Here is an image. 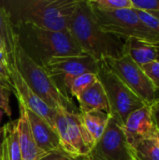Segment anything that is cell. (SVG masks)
<instances>
[{
  "instance_id": "44dd1931",
  "label": "cell",
  "mask_w": 159,
  "mask_h": 160,
  "mask_svg": "<svg viewBox=\"0 0 159 160\" xmlns=\"http://www.w3.org/2000/svg\"><path fill=\"white\" fill-rule=\"evenodd\" d=\"M98 80L97 75L95 73H84L78 77H76L70 83L68 88L69 96L72 98H77L80 94H82L84 90L90 87Z\"/></svg>"
},
{
  "instance_id": "603a6c76",
  "label": "cell",
  "mask_w": 159,
  "mask_h": 160,
  "mask_svg": "<svg viewBox=\"0 0 159 160\" xmlns=\"http://www.w3.org/2000/svg\"><path fill=\"white\" fill-rule=\"evenodd\" d=\"M12 93L11 83L0 80V110L6 113L7 117H11L12 112L10 108V95Z\"/></svg>"
},
{
  "instance_id": "f1b7e54d",
  "label": "cell",
  "mask_w": 159,
  "mask_h": 160,
  "mask_svg": "<svg viewBox=\"0 0 159 160\" xmlns=\"http://www.w3.org/2000/svg\"><path fill=\"white\" fill-rule=\"evenodd\" d=\"M9 66L0 63V80L6 81L9 83L10 82V76H9Z\"/></svg>"
},
{
  "instance_id": "52a82bcc",
  "label": "cell",
  "mask_w": 159,
  "mask_h": 160,
  "mask_svg": "<svg viewBox=\"0 0 159 160\" xmlns=\"http://www.w3.org/2000/svg\"><path fill=\"white\" fill-rule=\"evenodd\" d=\"M55 130L59 136L62 149L73 156L87 157L95 142L85 129L82 113H70L67 111H56Z\"/></svg>"
},
{
  "instance_id": "7c38bea8",
  "label": "cell",
  "mask_w": 159,
  "mask_h": 160,
  "mask_svg": "<svg viewBox=\"0 0 159 160\" xmlns=\"http://www.w3.org/2000/svg\"><path fill=\"white\" fill-rule=\"evenodd\" d=\"M122 128L129 145L140 140L156 137L157 128L149 106H144L130 113Z\"/></svg>"
},
{
  "instance_id": "ac0fdd59",
  "label": "cell",
  "mask_w": 159,
  "mask_h": 160,
  "mask_svg": "<svg viewBox=\"0 0 159 160\" xmlns=\"http://www.w3.org/2000/svg\"><path fill=\"white\" fill-rule=\"evenodd\" d=\"M82 119L85 129L91 136L96 145L106 129L110 119V114L99 111L91 112L87 113H82Z\"/></svg>"
},
{
  "instance_id": "d6a6232c",
  "label": "cell",
  "mask_w": 159,
  "mask_h": 160,
  "mask_svg": "<svg viewBox=\"0 0 159 160\" xmlns=\"http://www.w3.org/2000/svg\"><path fill=\"white\" fill-rule=\"evenodd\" d=\"M2 138H3V127H0V148H1V142H2Z\"/></svg>"
},
{
  "instance_id": "5b68a950",
  "label": "cell",
  "mask_w": 159,
  "mask_h": 160,
  "mask_svg": "<svg viewBox=\"0 0 159 160\" xmlns=\"http://www.w3.org/2000/svg\"><path fill=\"white\" fill-rule=\"evenodd\" d=\"M91 8L98 25L104 32L123 40L135 38L159 47V36L139 18L134 8L107 11Z\"/></svg>"
},
{
  "instance_id": "8992f818",
  "label": "cell",
  "mask_w": 159,
  "mask_h": 160,
  "mask_svg": "<svg viewBox=\"0 0 159 160\" xmlns=\"http://www.w3.org/2000/svg\"><path fill=\"white\" fill-rule=\"evenodd\" d=\"M97 75L105 90L109 101V114L120 126H124L130 113L146 106L103 60L98 62V71Z\"/></svg>"
},
{
  "instance_id": "ba28073f",
  "label": "cell",
  "mask_w": 159,
  "mask_h": 160,
  "mask_svg": "<svg viewBox=\"0 0 159 160\" xmlns=\"http://www.w3.org/2000/svg\"><path fill=\"white\" fill-rule=\"evenodd\" d=\"M103 61L146 106H151L158 98V91L129 55L125 53L120 58H106Z\"/></svg>"
},
{
  "instance_id": "5bb4252c",
  "label": "cell",
  "mask_w": 159,
  "mask_h": 160,
  "mask_svg": "<svg viewBox=\"0 0 159 160\" xmlns=\"http://www.w3.org/2000/svg\"><path fill=\"white\" fill-rule=\"evenodd\" d=\"M19 111L20 115L18 118V130L22 160H40L46 157L48 153L42 151L36 143L32 134L27 110L23 106L19 105Z\"/></svg>"
},
{
  "instance_id": "6da1fadb",
  "label": "cell",
  "mask_w": 159,
  "mask_h": 160,
  "mask_svg": "<svg viewBox=\"0 0 159 160\" xmlns=\"http://www.w3.org/2000/svg\"><path fill=\"white\" fill-rule=\"evenodd\" d=\"M80 0H3L11 22L33 24L58 32H68L70 20Z\"/></svg>"
},
{
  "instance_id": "d590c367",
  "label": "cell",
  "mask_w": 159,
  "mask_h": 160,
  "mask_svg": "<svg viewBox=\"0 0 159 160\" xmlns=\"http://www.w3.org/2000/svg\"><path fill=\"white\" fill-rule=\"evenodd\" d=\"M2 118H3V112L0 110V122L2 121Z\"/></svg>"
},
{
  "instance_id": "4dcf8cb0",
  "label": "cell",
  "mask_w": 159,
  "mask_h": 160,
  "mask_svg": "<svg viewBox=\"0 0 159 160\" xmlns=\"http://www.w3.org/2000/svg\"><path fill=\"white\" fill-rule=\"evenodd\" d=\"M0 50L1 51H6L7 52V50H6V46H5V43L3 42V40L0 38Z\"/></svg>"
},
{
  "instance_id": "d6986e66",
  "label": "cell",
  "mask_w": 159,
  "mask_h": 160,
  "mask_svg": "<svg viewBox=\"0 0 159 160\" xmlns=\"http://www.w3.org/2000/svg\"><path fill=\"white\" fill-rule=\"evenodd\" d=\"M0 38L5 43L7 52L9 55L10 60L13 62L12 56L17 42V36L14 30V26L9 18V15L7 14V10L4 8V7L1 4H0Z\"/></svg>"
},
{
  "instance_id": "7a4b0ae2",
  "label": "cell",
  "mask_w": 159,
  "mask_h": 160,
  "mask_svg": "<svg viewBox=\"0 0 159 160\" xmlns=\"http://www.w3.org/2000/svg\"><path fill=\"white\" fill-rule=\"evenodd\" d=\"M68 32L83 52L98 62L106 58H120L125 54V40L101 29L87 0L79 1Z\"/></svg>"
},
{
  "instance_id": "1f68e13d",
  "label": "cell",
  "mask_w": 159,
  "mask_h": 160,
  "mask_svg": "<svg viewBox=\"0 0 159 160\" xmlns=\"http://www.w3.org/2000/svg\"><path fill=\"white\" fill-rule=\"evenodd\" d=\"M150 13L151 15H153L154 17H156L157 20H159V11H151V12H148Z\"/></svg>"
},
{
  "instance_id": "e0dca14e",
  "label": "cell",
  "mask_w": 159,
  "mask_h": 160,
  "mask_svg": "<svg viewBox=\"0 0 159 160\" xmlns=\"http://www.w3.org/2000/svg\"><path fill=\"white\" fill-rule=\"evenodd\" d=\"M124 52L129 55L140 67L157 60V50L156 46L135 38L125 40Z\"/></svg>"
},
{
  "instance_id": "74e56055",
  "label": "cell",
  "mask_w": 159,
  "mask_h": 160,
  "mask_svg": "<svg viewBox=\"0 0 159 160\" xmlns=\"http://www.w3.org/2000/svg\"><path fill=\"white\" fill-rule=\"evenodd\" d=\"M87 160H90V159H89V158H87Z\"/></svg>"
},
{
  "instance_id": "9c48e42d",
  "label": "cell",
  "mask_w": 159,
  "mask_h": 160,
  "mask_svg": "<svg viewBox=\"0 0 159 160\" xmlns=\"http://www.w3.org/2000/svg\"><path fill=\"white\" fill-rule=\"evenodd\" d=\"M44 68L52 78L59 89L69 96L68 88L71 82L84 73H95L98 71V61L88 54L77 56H65L52 58ZM71 98V97H70Z\"/></svg>"
},
{
  "instance_id": "d4e9b609",
  "label": "cell",
  "mask_w": 159,
  "mask_h": 160,
  "mask_svg": "<svg viewBox=\"0 0 159 160\" xmlns=\"http://www.w3.org/2000/svg\"><path fill=\"white\" fill-rule=\"evenodd\" d=\"M134 9L146 12L159 11V0H131Z\"/></svg>"
},
{
  "instance_id": "83f0119b",
  "label": "cell",
  "mask_w": 159,
  "mask_h": 160,
  "mask_svg": "<svg viewBox=\"0 0 159 160\" xmlns=\"http://www.w3.org/2000/svg\"><path fill=\"white\" fill-rule=\"evenodd\" d=\"M149 108L151 111L152 118H153L154 124L156 126V128L157 131H159V97L151 106H149Z\"/></svg>"
},
{
  "instance_id": "484cf974",
  "label": "cell",
  "mask_w": 159,
  "mask_h": 160,
  "mask_svg": "<svg viewBox=\"0 0 159 160\" xmlns=\"http://www.w3.org/2000/svg\"><path fill=\"white\" fill-rule=\"evenodd\" d=\"M137 15L139 16V18L151 29L153 30L156 34H157L159 36V20H157L156 17H154L153 15H151L150 13L146 12V11H142V10H138L135 9Z\"/></svg>"
},
{
  "instance_id": "f546056e",
  "label": "cell",
  "mask_w": 159,
  "mask_h": 160,
  "mask_svg": "<svg viewBox=\"0 0 159 160\" xmlns=\"http://www.w3.org/2000/svg\"><path fill=\"white\" fill-rule=\"evenodd\" d=\"M11 62L12 61L10 60V57L7 54V52L6 51H1L0 50V63L5 64L7 66H9Z\"/></svg>"
},
{
  "instance_id": "30bf717a",
  "label": "cell",
  "mask_w": 159,
  "mask_h": 160,
  "mask_svg": "<svg viewBox=\"0 0 159 160\" xmlns=\"http://www.w3.org/2000/svg\"><path fill=\"white\" fill-rule=\"evenodd\" d=\"M90 160H131L132 150L122 126L110 116L106 129L90 154Z\"/></svg>"
},
{
  "instance_id": "e575fe53",
  "label": "cell",
  "mask_w": 159,
  "mask_h": 160,
  "mask_svg": "<svg viewBox=\"0 0 159 160\" xmlns=\"http://www.w3.org/2000/svg\"><path fill=\"white\" fill-rule=\"evenodd\" d=\"M156 137H157V142H158V144H159V131H157V130Z\"/></svg>"
},
{
  "instance_id": "8d00e7d4",
  "label": "cell",
  "mask_w": 159,
  "mask_h": 160,
  "mask_svg": "<svg viewBox=\"0 0 159 160\" xmlns=\"http://www.w3.org/2000/svg\"><path fill=\"white\" fill-rule=\"evenodd\" d=\"M157 60L159 61V47H157Z\"/></svg>"
},
{
  "instance_id": "3957f363",
  "label": "cell",
  "mask_w": 159,
  "mask_h": 160,
  "mask_svg": "<svg viewBox=\"0 0 159 160\" xmlns=\"http://www.w3.org/2000/svg\"><path fill=\"white\" fill-rule=\"evenodd\" d=\"M14 30L22 50L43 68L52 58L85 54L69 32L43 29L28 23L14 25Z\"/></svg>"
},
{
  "instance_id": "ffe728a7",
  "label": "cell",
  "mask_w": 159,
  "mask_h": 160,
  "mask_svg": "<svg viewBox=\"0 0 159 160\" xmlns=\"http://www.w3.org/2000/svg\"><path fill=\"white\" fill-rule=\"evenodd\" d=\"M129 146L140 160H159V144L157 137L137 141Z\"/></svg>"
},
{
  "instance_id": "7402d4cb",
  "label": "cell",
  "mask_w": 159,
  "mask_h": 160,
  "mask_svg": "<svg viewBox=\"0 0 159 160\" xmlns=\"http://www.w3.org/2000/svg\"><path fill=\"white\" fill-rule=\"evenodd\" d=\"M91 7L100 10H118L133 8L131 0H87Z\"/></svg>"
},
{
  "instance_id": "4fadbf2b",
  "label": "cell",
  "mask_w": 159,
  "mask_h": 160,
  "mask_svg": "<svg viewBox=\"0 0 159 160\" xmlns=\"http://www.w3.org/2000/svg\"><path fill=\"white\" fill-rule=\"evenodd\" d=\"M27 115L36 143L42 151L49 154L54 151L63 150L59 136L55 129L33 112L27 110Z\"/></svg>"
},
{
  "instance_id": "9a60e30c",
  "label": "cell",
  "mask_w": 159,
  "mask_h": 160,
  "mask_svg": "<svg viewBox=\"0 0 159 160\" xmlns=\"http://www.w3.org/2000/svg\"><path fill=\"white\" fill-rule=\"evenodd\" d=\"M76 99L78 100L79 111L81 113L98 111L110 113L109 101L105 90L98 80L80 94Z\"/></svg>"
},
{
  "instance_id": "836d02e7",
  "label": "cell",
  "mask_w": 159,
  "mask_h": 160,
  "mask_svg": "<svg viewBox=\"0 0 159 160\" xmlns=\"http://www.w3.org/2000/svg\"><path fill=\"white\" fill-rule=\"evenodd\" d=\"M132 150V149H131ZM131 160H140L135 155H134V153H133V151H132V158H131Z\"/></svg>"
},
{
  "instance_id": "4316f807",
  "label": "cell",
  "mask_w": 159,
  "mask_h": 160,
  "mask_svg": "<svg viewBox=\"0 0 159 160\" xmlns=\"http://www.w3.org/2000/svg\"><path fill=\"white\" fill-rule=\"evenodd\" d=\"M40 160H87V157L73 156L65 152L64 150H59L49 153L46 157Z\"/></svg>"
},
{
  "instance_id": "8fae6325",
  "label": "cell",
  "mask_w": 159,
  "mask_h": 160,
  "mask_svg": "<svg viewBox=\"0 0 159 160\" xmlns=\"http://www.w3.org/2000/svg\"><path fill=\"white\" fill-rule=\"evenodd\" d=\"M9 76L12 87V93L17 98L19 105L23 106L26 110L33 112L44 121H46L53 129H55V113L56 111L47 105L26 83L13 62L10 63Z\"/></svg>"
},
{
  "instance_id": "2e32d148",
  "label": "cell",
  "mask_w": 159,
  "mask_h": 160,
  "mask_svg": "<svg viewBox=\"0 0 159 160\" xmlns=\"http://www.w3.org/2000/svg\"><path fill=\"white\" fill-rule=\"evenodd\" d=\"M0 160H22L19 142L18 119L9 121L3 126Z\"/></svg>"
},
{
  "instance_id": "277c9868",
  "label": "cell",
  "mask_w": 159,
  "mask_h": 160,
  "mask_svg": "<svg viewBox=\"0 0 159 160\" xmlns=\"http://www.w3.org/2000/svg\"><path fill=\"white\" fill-rule=\"evenodd\" d=\"M12 60L18 71L29 87L51 108L55 111H67L70 113H81L72 98L64 94L56 85L47 70L37 64L21 45L16 42Z\"/></svg>"
},
{
  "instance_id": "cb8c5ba5",
  "label": "cell",
  "mask_w": 159,
  "mask_h": 160,
  "mask_svg": "<svg viewBox=\"0 0 159 160\" xmlns=\"http://www.w3.org/2000/svg\"><path fill=\"white\" fill-rule=\"evenodd\" d=\"M145 75L159 92V61L156 60L141 67Z\"/></svg>"
}]
</instances>
